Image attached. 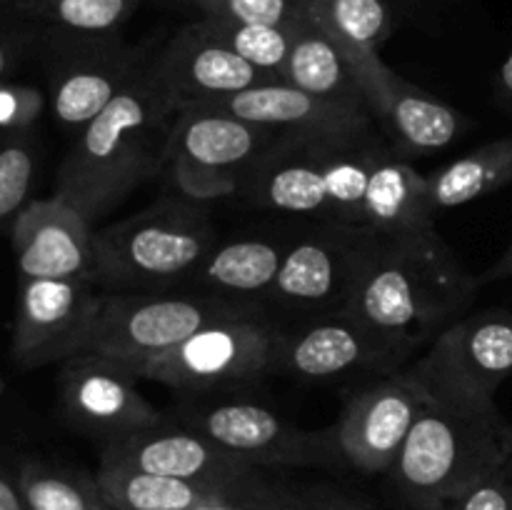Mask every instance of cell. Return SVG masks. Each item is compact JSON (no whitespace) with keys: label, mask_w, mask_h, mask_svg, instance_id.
Instances as JSON below:
<instances>
[{"label":"cell","mask_w":512,"mask_h":510,"mask_svg":"<svg viewBox=\"0 0 512 510\" xmlns=\"http://www.w3.org/2000/svg\"><path fill=\"white\" fill-rule=\"evenodd\" d=\"M480 288L435 225L385 235L363 270L348 313L410 355L460 320Z\"/></svg>","instance_id":"cell-1"},{"label":"cell","mask_w":512,"mask_h":510,"mask_svg":"<svg viewBox=\"0 0 512 510\" xmlns=\"http://www.w3.org/2000/svg\"><path fill=\"white\" fill-rule=\"evenodd\" d=\"M175 115L178 108L148 63L113 103L78 130L53 195L95 225L135 188L163 173Z\"/></svg>","instance_id":"cell-2"},{"label":"cell","mask_w":512,"mask_h":510,"mask_svg":"<svg viewBox=\"0 0 512 510\" xmlns=\"http://www.w3.org/2000/svg\"><path fill=\"white\" fill-rule=\"evenodd\" d=\"M425 380V403L395 460L393 475L410 510H440L512 458V425L493 395Z\"/></svg>","instance_id":"cell-3"},{"label":"cell","mask_w":512,"mask_h":510,"mask_svg":"<svg viewBox=\"0 0 512 510\" xmlns=\"http://www.w3.org/2000/svg\"><path fill=\"white\" fill-rule=\"evenodd\" d=\"M383 150H388L385 140L278 138L250 170L240 193L278 213L360 225L370 170Z\"/></svg>","instance_id":"cell-4"},{"label":"cell","mask_w":512,"mask_h":510,"mask_svg":"<svg viewBox=\"0 0 512 510\" xmlns=\"http://www.w3.org/2000/svg\"><path fill=\"white\" fill-rule=\"evenodd\" d=\"M215 243L213 223L195 200H160L95 230L93 280L108 293L170 290L188 283Z\"/></svg>","instance_id":"cell-5"},{"label":"cell","mask_w":512,"mask_h":510,"mask_svg":"<svg viewBox=\"0 0 512 510\" xmlns=\"http://www.w3.org/2000/svg\"><path fill=\"white\" fill-rule=\"evenodd\" d=\"M253 313H263L260 305L203 290H105L103 305L83 353L110 358L128 365L135 373L150 358L168 353L205 325Z\"/></svg>","instance_id":"cell-6"},{"label":"cell","mask_w":512,"mask_h":510,"mask_svg":"<svg viewBox=\"0 0 512 510\" xmlns=\"http://www.w3.org/2000/svg\"><path fill=\"white\" fill-rule=\"evenodd\" d=\"M285 330L263 313L210 323L135 370L140 380L185 393L255 383L278 373Z\"/></svg>","instance_id":"cell-7"},{"label":"cell","mask_w":512,"mask_h":510,"mask_svg":"<svg viewBox=\"0 0 512 510\" xmlns=\"http://www.w3.org/2000/svg\"><path fill=\"white\" fill-rule=\"evenodd\" d=\"M278 138L208 105L183 108L170 128L163 173L195 203L225 198L243 190L250 170Z\"/></svg>","instance_id":"cell-8"},{"label":"cell","mask_w":512,"mask_h":510,"mask_svg":"<svg viewBox=\"0 0 512 510\" xmlns=\"http://www.w3.org/2000/svg\"><path fill=\"white\" fill-rule=\"evenodd\" d=\"M385 235L343 223H320L285 253L268 303L303 318L348 310L358 280Z\"/></svg>","instance_id":"cell-9"},{"label":"cell","mask_w":512,"mask_h":510,"mask_svg":"<svg viewBox=\"0 0 512 510\" xmlns=\"http://www.w3.org/2000/svg\"><path fill=\"white\" fill-rule=\"evenodd\" d=\"M180 423L253 468H310L340 460L333 428L305 430L250 400L188 403Z\"/></svg>","instance_id":"cell-10"},{"label":"cell","mask_w":512,"mask_h":510,"mask_svg":"<svg viewBox=\"0 0 512 510\" xmlns=\"http://www.w3.org/2000/svg\"><path fill=\"white\" fill-rule=\"evenodd\" d=\"M105 290L83 278H20L10 353L23 368L65 363L85 350Z\"/></svg>","instance_id":"cell-11"},{"label":"cell","mask_w":512,"mask_h":510,"mask_svg":"<svg viewBox=\"0 0 512 510\" xmlns=\"http://www.w3.org/2000/svg\"><path fill=\"white\" fill-rule=\"evenodd\" d=\"M425 403L415 363L358 390L333 425L340 460L365 475L390 473Z\"/></svg>","instance_id":"cell-12"},{"label":"cell","mask_w":512,"mask_h":510,"mask_svg":"<svg viewBox=\"0 0 512 510\" xmlns=\"http://www.w3.org/2000/svg\"><path fill=\"white\" fill-rule=\"evenodd\" d=\"M150 60L118 35H78L58 30L50 65V108L63 128L78 133L113 103Z\"/></svg>","instance_id":"cell-13"},{"label":"cell","mask_w":512,"mask_h":510,"mask_svg":"<svg viewBox=\"0 0 512 510\" xmlns=\"http://www.w3.org/2000/svg\"><path fill=\"white\" fill-rule=\"evenodd\" d=\"M363 83L365 100L388 148L400 158H425L448 148L463 133L460 110L395 73L380 50H345Z\"/></svg>","instance_id":"cell-14"},{"label":"cell","mask_w":512,"mask_h":510,"mask_svg":"<svg viewBox=\"0 0 512 510\" xmlns=\"http://www.w3.org/2000/svg\"><path fill=\"white\" fill-rule=\"evenodd\" d=\"M413 358L408 350L380 338L348 310L303 318L295 330H285L278 373L298 380H335L355 373L390 375Z\"/></svg>","instance_id":"cell-15"},{"label":"cell","mask_w":512,"mask_h":510,"mask_svg":"<svg viewBox=\"0 0 512 510\" xmlns=\"http://www.w3.org/2000/svg\"><path fill=\"white\" fill-rule=\"evenodd\" d=\"M138 375L123 363L80 353L60 363V408L73 428L100 443L155 428L163 415L138 388Z\"/></svg>","instance_id":"cell-16"},{"label":"cell","mask_w":512,"mask_h":510,"mask_svg":"<svg viewBox=\"0 0 512 510\" xmlns=\"http://www.w3.org/2000/svg\"><path fill=\"white\" fill-rule=\"evenodd\" d=\"M208 108L223 110L233 118L270 130L280 138L350 140V143L385 140L370 113L328 103L285 80L253 85Z\"/></svg>","instance_id":"cell-17"},{"label":"cell","mask_w":512,"mask_h":510,"mask_svg":"<svg viewBox=\"0 0 512 510\" xmlns=\"http://www.w3.org/2000/svg\"><path fill=\"white\" fill-rule=\"evenodd\" d=\"M150 68L178 110L220 103L273 80L208 33L200 20L178 30L163 50L150 58Z\"/></svg>","instance_id":"cell-18"},{"label":"cell","mask_w":512,"mask_h":510,"mask_svg":"<svg viewBox=\"0 0 512 510\" xmlns=\"http://www.w3.org/2000/svg\"><path fill=\"white\" fill-rule=\"evenodd\" d=\"M100 463L123 465L168 478L200 483H255L263 480L260 468L215 445L188 425L160 423L123 438L100 443Z\"/></svg>","instance_id":"cell-19"},{"label":"cell","mask_w":512,"mask_h":510,"mask_svg":"<svg viewBox=\"0 0 512 510\" xmlns=\"http://www.w3.org/2000/svg\"><path fill=\"white\" fill-rule=\"evenodd\" d=\"M93 235L95 225L58 195L30 200L10 225L20 278L93 280Z\"/></svg>","instance_id":"cell-20"},{"label":"cell","mask_w":512,"mask_h":510,"mask_svg":"<svg viewBox=\"0 0 512 510\" xmlns=\"http://www.w3.org/2000/svg\"><path fill=\"white\" fill-rule=\"evenodd\" d=\"M418 365L435 380L493 395L512 378V313L480 310L445 328Z\"/></svg>","instance_id":"cell-21"},{"label":"cell","mask_w":512,"mask_h":510,"mask_svg":"<svg viewBox=\"0 0 512 510\" xmlns=\"http://www.w3.org/2000/svg\"><path fill=\"white\" fill-rule=\"evenodd\" d=\"M293 238L255 235L215 243L188 283L203 293L260 305L268 298Z\"/></svg>","instance_id":"cell-22"},{"label":"cell","mask_w":512,"mask_h":510,"mask_svg":"<svg viewBox=\"0 0 512 510\" xmlns=\"http://www.w3.org/2000/svg\"><path fill=\"white\" fill-rule=\"evenodd\" d=\"M283 80L328 103L370 113L363 83L350 55L308 13H303L293 28V45Z\"/></svg>","instance_id":"cell-23"},{"label":"cell","mask_w":512,"mask_h":510,"mask_svg":"<svg viewBox=\"0 0 512 510\" xmlns=\"http://www.w3.org/2000/svg\"><path fill=\"white\" fill-rule=\"evenodd\" d=\"M433 218L428 175L390 148L383 150L370 170L360 225L380 235H398L433 225Z\"/></svg>","instance_id":"cell-24"},{"label":"cell","mask_w":512,"mask_h":510,"mask_svg":"<svg viewBox=\"0 0 512 510\" xmlns=\"http://www.w3.org/2000/svg\"><path fill=\"white\" fill-rule=\"evenodd\" d=\"M100 490L113 510H193L205 500L220 495L255 488V483H200V480L168 478V475L143 473V470L123 468V465H98Z\"/></svg>","instance_id":"cell-25"},{"label":"cell","mask_w":512,"mask_h":510,"mask_svg":"<svg viewBox=\"0 0 512 510\" xmlns=\"http://www.w3.org/2000/svg\"><path fill=\"white\" fill-rule=\"evenodd\" d=\"M512 185V135L490 140L428 175L433 213L460 208Z\"/></svg>","instance_id":"cell-26"},{"label":"cell","mask_w":512,"mask_h":510,"mask_svg":"<svg viewBox=\"0 0 512 510\" xmlns=\"http://www.w3.org/2000/svg\"><path fill=\"white\" fill-rule=\"evenodd\" d=\"M25 510H113L98 478L65 465L25 458L15 470Z\"/></svg>","instance_id":"cell-27"},{"label":"cell","mask_w":512,"mask_h":510,"mask_svg":"<svg viewBox=\"0 0 512 510\" xmlns=\"http://www.w3.org/2000/svg\"><path fill=\"white\" fill-rule=\"evenodd\" d=\"M303 8L345 50H380L395 28L393 0H303Z\"/></svg>","instance_id":"cell-28"},{"label":"cell","mask_w":512,"mask_h":510,"mask_svg":"<svg viewBox=\"0 0 512 510\" xmlns=\"http://www.w3.org/2000/svg\"><path fill=\"white\" fill-rule=\"evenodd\" d=\"M143 0H33L25 13L55 30L78 35H115Z\"/></svg>","instance_id":"cell-29"},{"label":"cell","mask_w":512,"mask_h":510,"mask_svg":"<svg viewBox=\"0 0 512 510\" xmlns=\"http://www.w3.org/2000/svg\"><path fill=\"white\" fill-rule=\"evenodd\" d=\"M208 33L223 40L230 50L263 70L273 80H283L285 63H288L290 45H293V28L283 25H253V23H230V20L203 18Z\"/></svg>","instance_id":"cell-30"},{"label":"cell","mask_w":512,"mask_h":510,"mask_svg":"<svg viewBox=\"0 0 512 510\" xmlns=\"http://www.w3.org/2000/svg\"><path fill=\"white\" fill-rule=\"evenodd\" d=\"M35 180V153L25 143H8L0 148V228L13 225L20 210L30 203Z\"/></svg>","instance_id":"cell-31"},{"label":"cell","mask_w":512,"mask_h":510,"mask_svg":"<svg viewBox=\"0 0 512 510\" xmlns=\"http://www.w3.org/2000/svg\"><path fill=\"white\" fill-rule=\"evenodd\" d=\"M198 10L205 18L283 28H293L305 13L303 0H205L198 3Z\"/></svg>","instance_id":"cell-32"},{"label":"cell","mask_w":512,"mask_h":510,"mask_svg":"<svg viewBox=\"0 0 512 510\" xmlns=\"http://www.w3.org/2000/svg\"><path fill=\"white\" fill-rule=\"evenodd\" d=\"M440 510H512V458Z\"/></svg>","instance_id":"cell-33"},{"label":"cell","mask_w":512,"mask_h":510,"mask_svg":"<svg viewBox=\"0 0 512 510\" xmlns=\"http://www.w3.org/2000/svg\"><path fill=\"white\" fill-rule=\"evenodd\" d=\"M45 110V93L33 85L0 80V130L20 133L38 123Z\"/></svg>","instance_id":"cell-34"},{"label":"cell","mask_w":512,"mask_h":510,"mask_svg":"<svg viewBox=\"0 0 512 510\" xmlns=\"http://www.w3.org/2000/svg\"><path fill=\"white\" fill-rule=\"evenodd\" d=\"M280 498H283L280 490H275L270 483H263L248 490H238V493L205 500V503H200L193 510H273V505Z\"/></svg>","instance_id":"cell-35"},{"label":"cell","mask_w":512,"mask_h":510,"mask_svg":"<svg viewBox=\"0 0 512 510\" xmlns=\"http://www.w3.org/2000/svg\"><path fill=\"white\" fill-rule=\"evenodd\" d=\"M0 510H25L18 478L15 473H8L3 465H0Z\"/></svg>","instance_id":"cell-36"},{"label":"cell","mask_w":512,"mask_h":510,"mask_svg":"<svg viewBox=\"0 0 512 510\" xmlns=\"http://www.w3.org/2000/svg\"><path fill=\"white\" fill-rule=\"evenodd\" d=\"M300 505H303V510H363L353 500L335 493H313L310 498L300 500Z\"/></svg>","instance_id":"cell-37"},{"label":"cell","mask_w":512,"mask_h":510,"mask_svg":"<svg viewBox=\"0 0 512 510\" xmlns=\"http://www.w3.org/2000/svg\"><path fill=\"white\" fill-rule=\"evenodd\" d=\"M495 98H498L500 108L512 115V50L505 63L500 65L498 78H495Z\"/></svg>","instance_id":"cell-38"},{"label":"cell","mask_w":512,"mask_h":510,"mask_svg":"<svg viewBox=\"0 0 512 510\" xmlns=\"http://www.w3.org/2000/svg\"><path fill=\"white\" fill-rule=\"evenodd\" d=\"M20 58V45L13 40L0 38V80H5V75L15 68Z\"/></svg>","instance_id":"cell-39"},{"label":"cell","mask_w":512,"mask_h":510,"mask_svg":"<svg viewBox=\"0 0 512 510\" xmlns=\"http://www.w3.org/2000/svg\"><path fill=\"white\" fill-rule=\"evenodd\" d=\"M505 278H512V243L508 245V250L500 255L498 263H495L493 268L480 278V283H490V280H505Z\"/></svg>","instance_id":"cell-40"},{"label":"cell","mask_w":512,"mask_h":510,"mask_svg":"<svg viewBox=\"0 0 512 510\" xmlns=\"http://www.w3.org/2000/svg\"><path fill=\"white\" fill-rule=\"evenodd\" d=\"M273 510H303V505H300V498H293V495L283 493V498L273 505Z\"/></svg>","instance_id":"cell-41"},{"label":"cell","mask_w":512,"mask_h":510,"mask_svg":"<svg viewBox=\"0 0 512 510\" xmlns=\"http://www.w3.org/2000/svg\"><path fill=\"white\" fill-rule=\"evenodd\" d=\"M0 3H10V5H18V8H20V10H23V8H25V5H30V3H33V0H0Z\"/></svg>","instance_id":"cell-42"},{"label":"cell","mask_w":512,"mask_h":510,"mask_svg":"<svg viewBox=\"0 0 512 510\" xmlns=\"http://www.w3.org/2000/svg\"><path fill=\"white\" fill-rule=\"evenodd\" d=\"M190 3H193V5H198V3H205V0H190Z\"/></svg>","instance_id":"cell-43"}]
</instances>
